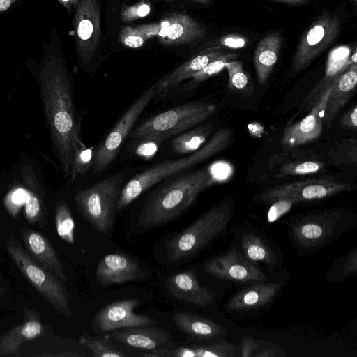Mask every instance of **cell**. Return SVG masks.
Wrapping results in <instances>:
<instances>
[{
	"label": "cell",
	"mask_w": 357,
	"mask_h": 357,
	"mask_svg": "<svg viewBox=\"0 0 357 357\" xmlns=\"http://www.w3.org/2000/svg\"><path fill=\"white\" fill-rule=\"evenodd\" d=\"M26 66L39 89L52 152L64 178L70 179L75 157L86 146L81 138V117L75 105L72 74L55 27L43 40L40 61L29 56Z\"/></svg>",
	"instance_id": "cell-1"
},
{
	"label": "cell",
	"mask_w": 357,
	"mask_h": 357,
	"mask_svg": "<svg viewBox=\"0 0 357 357\" xmlns=\"http://www.w3.org/2000/svg\"><path fill=\"white\" fill-rule=\"evenodd\" d=\"M216 181L207 168L189 172L152 192L139 217V225L150 229L167 224L185 211L199 195Z\"/></svg>",
	"instance_id": "cell-2"
},
{
	"label": "cell",
	"mask_w": 357,
	"mask_h": 357,
	"mask_svg": "<svg viewBox=\"0 0 357 357\" xmlns=\"http://www.w3.org/2000/svg\"><path fill=\"white\" fill-rule=\"evenodd\" d=\"M283 222L298 255L305 257L349 233L357 216L345 208L333 207L294 215Z\"/></svg>",
	"instance_id": "cell-3"
},
{
	"label": "cell",
	"mask_w": 357,
	"mask_h": 357,
	"mask_svg": "<svg viewBox=\"0 0 357 357\" xmlns=\"http://www.w3.org/2000/svg\"><path fill=\"white\" fill-rule=\"evenodd\" d=\"M232 137L231 130L222 128L215 132L198 150L176 160L158 162L135 175L123 186L117 206V212L123 210L146 190L178 172L187 170L218 154L229 146Z\"/></svg>",
	"instance_id": "cell-4"
},
{
	"label": "cell",
	"mask_w": 357,
	"mask_h": 357,
	"mask_svg": "<svg viewBox=\"0 0 357 357\" xmlns=\"http://www.w3.org/2000/svg\"><path fill=\"white\" fill-rule=\"evenodd\" d=\"M235 201L228 195L196 219L166 243L167 257L170 262L190 258L221 237L232 218Z\"/></svg>",
	"instance_id": "cell-5"
},
{
	"label": "cell",
	"mask_w": 357,
	"mask_h": 357,
	"mask_svg": "<svg viewBox=\"0 0 357 357\" xmlns=\"http://www.w3.org/2000/svg\"><path fill=\"white\" fill-rule=\"evenodd\" d=\"M6 248L18 269L45 301L57 313L71 318L70 296L63 282L36 261L12 234Z\"/></svg>",
	"instance_id": "cell-6"
},
{
	"label": "cell",
	"mask_w": 357,
	"mask_h": 357,
	"mask_svg": "<svg viewBox=\"0 0 357 357\" xmlns=\"http://www.w3.org/2000/svg\"><path fill=\"white\" fill-rule=\"evenodd\" d=\"M215 110L211 103L188 102L149 118L132 130L130 137H155L164 142L206 120Z\"/></svg>",
	"instance_id": "cell-7"
},
{
	"label": "cell",
	"mask_w": 357,
	"mask_h": 357,
	"mask_svg": "<svg viewBox=\"0 0 357 357\" xmlns=\"http://www.w3.org/2000/svg\"><path fill=\"white\" fill-rule=\"evenodd\" d=\"M123 186V176L115 174L76 193L77 209L99 232L107 234L112 229Z\"/></svg>",
	"instance_id": "cell-8"
},
{
	"label": "cell",
	"mask_w": 357,
	"mask_h": 357,
	"mask_svg": "<svg viewBox=\"0 0 357 357\" xmlns=\"http://www.w3.org/2000/svg\"><path fill=\"white\" fill-rule=\"evenodd\" d=\"M155 96L156 90L153 84L129 107L109 133L95 149L91 167L93 174L104 171L114 161L139 116Z\"/></svg>",
	"instance_id": "cell-9"
},
{
	"label": "cell",
	"mask_w": 357,
	"mask_h": 357,
	"mask_svg": "<svg viewBox=\"0 0 357 357\" xmlns=\"http://www.w3.org/2000/svg\"><path fill=\"white\" fill-rule=\"evenodd\" d=\"M351 190V185L340 181L326 178H308L270 188L259 194L256 201L261 204H272L279 200H287L295 204L323 199Z\"/></svg>",
	"instance_id": "cell-10"
},
{
	"label": "cell",
	"mask_w": 357,
	"mask_h": 357,
	"mask_svg": "<svg viewBox=\"0 0 357 357\" xmlns=\"http://www.w3.org/2000/svg\"><path fill=\"white\" fill-rule=\"evenodd\" d=\"M74 40L79 63L89 64L102 36L98 0H79L73 20Z\"/></svg>",
	"instance_id": "cell-11"
},
{
	"label": "cell",
	"mask_w": 357,
	"mask_h": 357,
	"mask_svg": "<svg viewBox=\"0 0 357 357\" xmlns=\"http://www.w3.org/2000/svg\"><path fill=\"white\" fill-rule=\"evenodd\" d=\"M148 39L166 46L190 44L205 33L204 27L185 13H171L158 22L137 26Z\"/></svg>",
	"instance_id": "cell-12"
},
{
	"label": "cell",
	"mask_w": 357,
	"mask_h": 357,
	"mask_svg": "<svg viewBox=\"0 0 357 357\" xmlns=\"http://www.w3.org/2000/svg\"><path fill=\"white\" fill-rule=\"evenodd\" d=\"M239 250L251 263L262 265L271 270L279 269L282 264L281 252L260 229L249 224L232 228Z\"/></svg>",
	"instance_id": "cell-13"
},
{
	"label": "cell",
	"mask_w": 357,
	"mask_h": 357,
	"mask_svg": "<svg viewBox=\"0 0 357 357\" xmlns=\"http://www.w3.org/2000/svg\"><path fill=\"white\" fill-rule=\"evenodd\" d=\"M204 269L210 275L223 280L245 284L266 281L260 268L248 261L236 246L207 261Z\"/></svg>",
	"instance_id": "cell-14"
},
{
	"label": "cell",
	"mask_w": 357,
	"mask_h": 357,
	"mask_svg": "<svg viewBox=\"0 0 357 357\" xmlns=\"http://www.w3.org/2000/svg\"><path fill=\"white\" fill-rule=\"evenodd\" d=\"M339 29L338 19L326 14L313 22L299 43L293 61V71L303 69L317 58L335 38Z\"/></svg>",
	"instance_id": "cell-15"
},
{
	"label": "cell",
	"mask_w": 357,
	"mask_h": 357,
	"mask_svg": "<svg viewBox=\"0 0 357 357\" xmlns=\"http://www.w3.org/2000/svg\"><path fill=\"white\" fill-rule=\"evenodd\" d=\"M141 301L137 298L120 300L106 305L96 313L94 328L101 331H113L139 326H152L156 321L151 317L135 312Z\"/></svg>",
	"instance_id": "cell-16"
},
{
	"label": "cell",
	"mask_w": 357,
	"mask_h": 357,
	"mask_svg": "<svg viewBox=\"0 0 357 357\" xmlns=\"http://www.w3.org/2000/svg\"><path fill=\"white\" fill-rule=\"evenodd\" d=\"M288 148L269 160L268 167L275 178L314 174L325 167V162L313 151Z\"/></svg>",
	"instance_id": "cell-17"
},
{
	"label": "cell",
	"mask_w": 357,
	"mask_h": 357,
	"mask_svg": "<svg viewBox=\"0 0 357 357\" xmlns=\"http://www.w3.org/2000/svg\"><path fill=\"white\" fill-rule=\"evenodd\" d=\"M331 91L330 82L319 96L311 111L301 121L287 126L282 143L287 147H296L317 139L323 127L326 102Z\"/></svg>",
	"instance_id": "cell-18"
},
{
	"label": "cell",
	"mask_w": 357,
	"mask_h": 357,
	"mask_svg": "<svg viewBox=\"0 0 357 357\" xmlns=\"http://www.w3.org/2000/svg\"><path fill=\"white\" fill-rule=\"evenodd\" d=\"M144 277L137 260L119 252L104 256L99 261L96 271V282L105 287L134 281Z\"/></svg>",
	"instance_id": "cell-19"
},
{
	"label": "cell",
	"mask_w": 357,
	"mask_h": 357,
	"mask_svg": "<svg viewBox=\"0 0 357 357\" xmlns=\"http://www.w3.org/2000/svg\"><path fill=\"white\" fill-rule=\"evenodd\" d=\"M24 321L0 335V356H20L22 344L44 335L46 328L35 310L24 307Z\"/></svg>",
	"instance_id": "cell-20"
},
{
	"label": "cell",
	"mask_w": 357,
	"mask_h": 357,
	"mask_svg": "<svg viewBox=\"0 0 357 357\" xmlns=\"http://www.w3.org/2000/svg\"><path fill=\"white\" fill-rule=\"evenodd\" d=\"M166 288L175 298L201 307L213 303L217 294L202 286L195 270L172 275L166 281Z\"/></svg>",
	"instance_id": "cell-21"
},
{
	"label": "cell",
	"mask_w": 357,
	"mask_h": 357,
	"mask_svg": "<svg viewBox=\"0 0 357 357\" xmlns=\"http://www.w3.org/2000/svg\"><path fill=\"white\" fill-rule=\"evenodd\" d=\"M22 240L31 257L61 282L67 281L63 265L51 241L43 234L31 228L21 229Z\"/></svg>",
	"instance_id": "cell-22"
},
{
	"label": "cell",
	"mask_w": 357,
	"mask_h": 357,
	"mask_svg": "<svg viewBox=\"0 0 357 357\" xmlns=\"http://www.w3.org/2000/svg\"><path fill=\"white\" fill-rule=\"evenodd\" d=\"M281 289L280 282L266 281L250 284L227 301L226 308L232 312H244L261 308L272 303Z\"/></svg>",
	"instance_id": "cell-23"
},
{
	"label": "cell",
	"mask_w": 357,
	"mask_h": 357,
	"mask_svg": "<svg viewBox=\"0 0 357 357\" xmlns=\"http://www.w3.org/2000/svg\"><path fill=\"white\" fill-rule=\"evenodd\" d=\"M357 64L347 67L331 82V91L326 102L323 123L329 127L340 109L356 92Z\"/></svg>",
	"instance_id": "cell-24"
},
{
	"label": "cell",
	"mask_w": 357,
	"mask_h": 357,
	"mask_svg": "<svg viewBox=\"0 0 357 357\" xmlns=\"http://www.w3.org/2000/svg\"><path fill=\"white\" fill-rule=\"evenodd\" d=\"M225 54V53L221 51V49L208 48L190 58L153 84L156 90L155 97L158 95L165 96L169 91L179 86L181 82L189 79L208 63Z\"/></svg>",
	"instance_id": "cell-25"
},
{
	"label": "cell",
	"mask_w": 357,
	"mask_h": 357,
	"mask_svg": "<svg viewBox=\"0 0 357 357\" xmlns=\"http://www.w3.org/2000/svg\"><path fill=\"white\" fill-rule=\"evenodd\" d=\"M110 336L119 342L131 347L155 350L165 349L171 335L162 328L139 326L113 331Z\"/></svg>",
	"instance_id": "cell-26"
},
{
	"label": "cell",
	"mask_w": 357,
	"mask_h": 357,
	"mask_svg": "<svg viewBox=\"0 0 357 357\" xmlns=\"http://www.w3.org/2000/svg\"><path fill=\"white\" fill-rule=\"evenodd\" d=\"M238 347L229 342L192 344L174 349H158L142 354L145 357H234Z\"/></svg>",
	"instance_id": "cell-27"
},
{
	"label": "cell",
	"mask_w": 357,
	"mask_h": 357,
	"mask_svg": "<svg viewBox=\"0 0 357 357\" xmlns=\"http://www.w3.org/2000/svg\"><path fill=\"white\" fill-rule=\"evenodd\" d=\"M180 331L200 340L220 338L227 331L215 321L190 312H176L172 316Z\"/></svg>",
	"instance_id": "cell-28"
},
{
	"label": "cell",
	"mask_w": 357,
	"mask_h": 357,
	"mask_svg": "<svg viewBox=\"0 0 357 357\" xmlns=\"http://www.w3.org/2000/svg\"><path fill=\"white\" fill-rule=\"evenodd\" d=\"M282 45V38L278 32H274L262 38L258 43L254 54V64L260 84L268 79L278 60Z\"/></svg>",
	"instance_id": "cell-29"
},
{
	"label": "cell",
	"mask_w": 357,
	"mask_h": 357,
	"mask_svg": "<svg viewBox=\"0 0 357 357\" xmlns=\"http://www.w3.org/2000/svg\"><path fill=\"white\" fill-rule=\"evenodd\" d=\"M211 128V124L202 125L176 135L170 143L172 151L178 154L195 152L206 143Z\"/></svg>",
	"instance_id": "cell-30"
},
{
	"label": "cell",
	"mask_w": 357,
	"mask_h": 357,
	"mask_svg": "<svg viewBox=\"0 0 357 357\" xmlns=\"http://www.w3.org/2000/svg\"><path fill=\"white\" fill-rule=\"evenodd\" d=\"M357 273V247L336 259L326 273L331 283H338L355 275Z\"/></svg>",
	"instance_id": "cell-31"
},
{
	"label": "cell",
	"mask_w": 357,
	"mask_h": 357,
	"mask_svg": "<svg viewBox=\"0 0 357 357\" xmlns=\"http://www.w3.org/2000/svg\"><path fill=\"white\" fill-rule=\"evenodd\" d=\"M328 160L333 165H357V142L342 138L328 153Z\"/></svg>",
	"instance_id": "cell-32"
},
{
	"label": "cell",
	"mask_w": 357,
	"mask_h": 357,
	"mask_svg": "<svg viewBox=\"0 0 357 357\" xmlns=\"http://www.w3.org/2000/svg\"><path fill=\"white\" fill-rule=\"evenodd\" d=\"M55 227L58 236L68 244L75 243V221L68 204L59 201L55 206Z\"/></svg>",
	"instance_id": "cell-33"
},
{
	"label": "cell",
	"mask_w": 357,
	"mask_h": 357,
	"mask_svg": "<svg viewBox=\"0 0 357 357\" xmlns=\"http://www.w3.org/2000/svg\"><path fill=\"white\" fill-rule=\"evenodd\" d=\"M236 57H237L236 54H225L222 56L212 61L202 69L195 73L190 78V81L183 84L180 90L188 91L194 89L199 83L220 73L225 68L226 63L233 61Z\"/></svg>",
	"instance_id": "cell-34"
},
{
	"label": "cell",
	"mask_w": 357,
	"mask_h": 357,
	"mask_svg": "<svg viewBox=\"0 0 357 357\" xmlns=\"http://www.w3.org/2000/svg\"><path fill=\"white\" fill-rule=\"evenodd\" d=\"M229 75L228 87L235 93L248 95L252 92V86L248 75L243 70L241 62L230 61L225 68Z\"/></svg>",
	"instance_id": "cell-35"
},
{
	"label": "cell",
	"mask_w": 357,
	"mask_h": 357,
	"mask_svg": "<svg viewBox=\"0 0 357 357\" xmlns=\"http://www.w3.org/2000/svg\"><path fill=\"white\" fill-rule=\"evenodd\" d=\"M79 342L86 347L94 357H125L127 354L115 347L109 340L102 337L83 334Z\"/></svg>",
	"instance_id": "cell-36"
},
{
	"label": "cell",
	"mask_w": 357,
	"mask_h": 357,
	"mask_svg": "<svg viewBox=\"0 0 357 357\" xmlns=\"http://www.w3.org/2000/svg\"><path fill=\"white\" fill-rule=\"evenodd\" d=\"M24 215L28 222L43 229L47 220L43 204L35 194L28 192L24 201Z\"/></svg>",
	"instance_id": "cell-37"
},
{
	"label": "cell",
	"mask_w": 357,
	"mask_h": 357,
	"mask_svg": "<svg viewBox=\"0 0 357 357\" xmlns=\"http://www.w3.org/2000/svg\"><path fill=\"white\" fill-rule=\"evenodd\" d=\"M95 149L93 146H86L77 153L72 167L70 180H73L78 174H85L91 169Z\"/></svg>",
	"instance_id": "cell-38"
},
{
	"label": "cell",
	"mask_w": 357,
	"mask_h": 357,
	"mask_svg": "<svg viewBox=\"0 0 357 357\" xmlns=\"http://www.w3.org/2000/svg\"><path fill=\"white\" fill-rule=\"evenodd\" d=\"M150 0H141L132 6H125L121 10V18L124 22H130L146 17L151 12Z\"/></svg>",
	"instance_id": "cell-39"
},
{
	"label": "cell",
	"mask_w": 357,
	"mask_h": 357,
	"mask_svg": "<svg viewBox=\"0 0 357 357\" xmlns=\"http://www.w3.org/2000/svg\"><path fill=\"white\" fill-rule=\"evenodd\" d=\"M119 38L123 45L129 48L141 47L148 40L137 26L123 27L119 32Z\"/></svg>",
	"instance_id": "cell-40"
},
{
	"label": "cell",
	"mask_w": 357,
	"mask_h": 357,
	"mask_svg": "<svg viewBox=\"0 0 357 357\" xmlns=\"http://www.w3.org/2000/svg\"><path fill=\"white\" fill-rule=\"evenodd\" d=\"M138 140L140 142L135 150V153L137 155L146 159L152 158L163 142L155 137H144Z\"/></svg>",
	"instance_id": "cell-41"
},
{
	"label": "cell",
	"mask_w": 357,
	"mask_h": 357,
	"mask_svg": "<svg viewBox=\"0 0 357 357\" xmlns=\"http://www.w3.org/2000/svg\"><path fill=\"white\" fill-rule=\"evenodd\" d=\"M247 43L248 39L246 38L236 34H229L220 38L215 46L209 48L221 49V47H223L232 49H240L245 47Z\"/></svg>",
	"instance_id": "cell-42"
},
{
	"label": "cell",
	"mask_w": 357,
	"mask_h": 357,
	"mask_svg": "<svg viewBox=\"0 0 357 357\" xmlns=\"http://www.w3.org/2000/svg\"><path fill=\"white\" fill-rule=\"evenodd\" d=\"M268 215L267 222L273 223L287 213L294 204L287 200H279L271 204Z\"/></svg>",
	"instance_id": "cell-43"
},
{
	"label": "cell",
	"mask_w": 357,
	"mask_h": 357,
	"mask_svg": "<svg viewBox=\"0 0 357 357\" xmlns=\"http://www.w3.org/2000/svg\"><path fill=\"white\" fill-rule=\"evenodd\" d=\"M261 341L255 338L245 335L241 339V349L242 357L255 356V354L259 350Z\"/></svg>",
	"instance_id": "cell-44"
},
{
	"label": "cell",
	"mask_w": 357,
	"mask_h": 357,
	"mask_svg": "<svg viewBox=\"0 0 357 357\" xmlns=\"http://www.w3.org/2000/svg\"><path fill=\"white\" fill-rule=\"evenodd\" d=\"M284 355L285 356L284 351L278 346L262 342L255 357H275Z\"/></svg>",
	"instance_id": "cell-45"
},
{
	"label": "cell",
	"mask_w": 357,
	"mask_h": 357,
	"mask_svg": "<svg viewBox=\"0 0 357 357\" xmlns=\"http://www.w3.org/2000/svg\"><path fill=\"white\" fill-rule=\"evenodd\" d=\"M340 126L342 128L356 130L357 128V106L345 112L339 119Z\"/></svg>",
	"instance_id": "cell-46"
},
{
	"label": "cell",
	"mask_w": 357,
	"mask_h": 357,
	"mask_svg": "<svg viewBox=\"0 0 357 357\" xmlns=\"http://www.w3.org/2000/svg\"><path fill=\"white\" fill-rule=\"evenodd\" d=\"M26 0H0V16L11 11Z\"/></svg>",
	"instance_id": "cell-47"
},
{
	"label": "cell",
	"mask_w": 357,
	"mask_h": 357,
	"mask_svg": "<svg viewBox=\"0 0 357 357\" xmlns=\"http://www.w3.org/2000/svg\"><path fill=\"white\" fill-rule=\"evenodd\" d=\"M66 9L71 12L77 6L79 0H58Z\"/></svg>",
	"instance_id": "cell-48"
},
{
	"label": "cell",
	"mask_w": 357,
	"mask_h": 357,
	"mask_svg": "<svg viewBox=\"0 0 357 357\" xmlns=\"http://www.w3.org/2000/svg\"><path fill=\"white\" fill-rule=\"evenodd\" d=\"M357 62V51L356 48L353 50V52L349 59L347 60V65L356 64Z\"/></svg>",
	"instance_id": "cell-49"
},
{
	"label": "cell",
	"mask_w": 357,
	"mask_h": 357,
	"mask_svg": "<svg viewBox=\"0 0 357 357\" xmlns=\"http://www.w3.org/2000/svg\"><path fill=\"white\" fill-rule=\"evenodd\" d=\"M277 1L289 3V4H302L306 3L308 0H275Z\"/></svg>",
	"instance_id": "cell-50"
},
{
	"label": "cell",
	"mask_w": 357,
	"mask_h": 357,
	"mask_svg": "<svg viewBox=\"0 0 357 357\" xmlns=\"http://www.w3.org/2000/svg\"><path fill=\"white\" fill-rule=\"evenodd\" d=\"M197 3H203V4H207L210 2L211 0H191Z\"/></svg>",
	"instance_id": "cell-51"
},
{
	"label": "cell",
	"mask_w": 357,
	"mask_h": 357,
	"mask_svg": "<svg viewBox=\"0 0 357 357\" xmlns=\"http://www.w3.org/2000/svg\"><path fill=\"white\" fill-rule=\"evenodd\" d=\"M354 1H356V0H354Z\"/></svg>",
	"instance_id": "cell-52"
}]
</instances>
